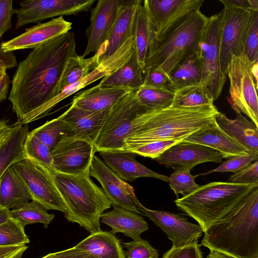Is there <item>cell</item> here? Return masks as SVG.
<instances>
[{
    "label": "cell",
    "mask_w": 258,
    "mask_h": 258,
    "mask_svg": "<svg viewBox=\"0 0 258 258\" xmlns=\"http://www.w3.org/2000/svg\"><path fill=\"white\" fill-rule=\"evenodd\" d=\"M77 55L74 32L69 31L35 47L18 63L9 95L18 120L28 124L31 116L59 93L69 59Z\"/></svg>",
    "instance_id": "cell-1"
},
{
    "label": "cell",
    "mask_w": 258,
    "mask_h": 258,
    "mask_svg": "<svg viewBox=\"0 0 258 258\" xmlns=\"http://www.w3.org/2000/svg\"><path fill=\"white\" fill-rule=\"evenodd\" d=\"M219 112L214 105L145 109L134 119L124 141L125 151L158 141L184 139L209 123Z\"/></svg>",
    "instance_id": "cell-2"
},
{
    "label": "cell",
    "mask_w": 258,
    "mask_h": 258,
    "mask_svg": "<svg viewBox=\"0 0 258 258\" xmlns=\"http://www.w3.org/2000/svg\"><path fill=\"white\" fill-rule=\"evenodd\" d=\"M200 245L232 258H258V185L208 228Z\"/></svg>",
    "instance_id": "cell-3"
},
{
    "label": "cell",
    "mask_w": 258,
    "mask_h": 258,
    "mask_svg": "<svg viewBox=\"0 0 258 258\" xmlns=\"http://www.w3.org/2000/svg\"><path fill=\"white\" fill-rule=\"evenodd\" d=\"M31 161L49 175L63 203L64 216L68 221L78 224L91 234L101 230V215L112 205L102 189L90 178V169L81 174H67Z\"/></svg>",
    "instance_id": "cell-4"
},
{
    "label": "cell",
    "mask_w": 258,
    "mask_h": 258,
    "mask_svg": "<svg viewBox=\"0 0 258 258\" xmlns=\"http://www.w3.org/2000/svg\"><path fill=\"white\" fill-rule=\"evenodd\" d=\"M208 20V17L198 10L184 18L161 39L153 37L144 70L152 69L168 76L179 64L197 53Z\"/></svg>",
    "instance_id": "cell-5"
},
{
    "label": "cell",
    "mask_w": 258,
    "mask_h": 258,
    "mask_svg": "<svg viewBox=\"0 0 258 258\" xmlns=\"http://www.w3.org/2000/svg\"><path fill=\"white\" fill-rule=\"evenodd\" d=\"M256 185L212 182L177 199L178 209L194 219L204 232L227 214Z\"/></svg>",
    "instance_id": "cell-6"
},
{
    "label": "cell",
    "mask_w": 258,
    "mask_h": 258,
    "mask_svg": "<svg viewBox=\"0 0 258 258\" xmlns=\"http://www.w3.org/2000/svg\"><path fill=\"white\" fill-rule=\"evenodd\" d=\"M137 91L132 90L110 108L94 143L96 152L125 151L124 141L133 121L146 109L139 102Z\"/></svg>",
    "instance_id": "cell-7"
},
{
    "label": "cell",
    "mask_w": 258,
    "mask_h": 258,
    "mask_svg": "<svg viewBox=\"0 0 258 258\" xmlns=\"http://www.w3.org/2000/svg\"><path fill=\"white\" fill-rule=\"evenodd\" d=\"M227 76L230 81L231 107L248 116L258 126L257 88L253 81L251 64L244 51L232 54Z\"/></svg>",
    "instance_id": "cell-8"
},
{
    "label": "cell",
    "mask_w": 258,
    "mask_h": 258,
    "mask_svg": "<svg viewBox=\"0 0 258 258\" xmlns=\"http://www.w3.org/2000/svg\"><path fill=\"white\" fill-rule=\"evenodd\" d=\"M221 13L208 17L199 44L198 54L202 66L201 84L214 101L221 94L226 80L222 72L220 59V21Z\"/></svg>",
    "instance_id": "cell-9"
},
{
    "label": "cell",
    "mask_w": 258,
    "mask_h": 258,
    "mask_svg": "<svg viewBox=\"0 0 258 258\" xmlns=\"http://www.w3.org/2000/svg\"><path fill=\"white\" fill-rule=\"evenodd\" d=\"M224 5L220 12V59L222 73L227 76L228 65L232 54L243 50V38L252 11L235 7L226 0H220Z\"/></svg>",
    "instance_id": "cell-10"
},
{
    "label": "cell",
    "mask_w": 258,
    "mask_h": 258,
    "mask_svg": "<svg viewBox=\"0 0 258 258\" xmlns=\"http://www.w3.org/2000/svg\"><path fill=\"white\" fill-rule=\"evenodd\" d=\"M204 0H145L143 4L153 30V38L161 39L191 13L200 10Z\"/></svg>",
    "instance_id": "cell-11"
},
{
    "label": "cell",
    "mask_w": 258,
    "mask_h": 258,
    "mask_svg": "<svg viewBox=\"0 0 258 258\" xmlns=\"http://www.w3.org/2000/svg\"><path fill=\"white\" fill-rule=\"evenodd\" d=\"M95 0H27L15 9L16 29L56 16L77 15L88 11Z\"/></svg>",
    "instance_id": "cell-12"
},
{
    "label": "cell",
    "mask_w": 258,
    "mask_h": 258,
    "mask_svg": "<svg viewBox=\"0 0 258 258\" xmlns=\"http://www.w3.org/2000/svg\"><path fill=\"white\" fill-rule=\"evenodd\" d=\"M13 168L27 187L32 198L47 210L65 212V208L49 175L41 167L26 158Z\"/></svg>",
    "instance_id": "cell-13"
},
{
    "label": "cell",
    "mask_w": 258,
    "mask_h": 258,
    "mask_svg": "<svg viewBox=\"0 0 258 258\" xmlns=\"http://www.w3.org/2000/svg\"><path fill=\"white\" fill-rule=\"evenodd\" d=\"M94 145L74 136L63 138L51 150L52 167L62 173L77 174L90 169Z\"/></svg>",
    "instance_id": "cell-14"
},
{
    "label": "cell",
    "mask_w": 258,
    "mask_h": 258,
    "mask_svg": "<svg viewBox=\"0 0 258 258\" xmlns=\"http://www.w3.org/2000/svg\"><path fill=\"white\" fill-rule=\"evenodd\" d=\"M136 204L141 214L148 217L160 227L172 243V247L183 246L198 242L203 231L199 225L188 221L186 218L178 214L165 211L150 210L138 200Z\"/></svg>",
    "instance_id": "cell-15"
},
{
    "label": "cell",
    "mask_w": 258,
    "mask_h": 258,
    "mask_svg": "<svg viewBox=\"0 0 258 258\" xmlns=\"http://www.w3.org/2000/svg\"><path fill=\"white\" fill-rule=\"evenodd\" d=\"M89 174L100 183L101 188L112 206L141 214L136 204L137 198L133 187L120 179L95 155L92 161Z\"/></svg>",
    "instance_id": "cell-16"
},
{
    "label": "cell",
    "mask_w": 258,
    "mask_h": 258,
    "mask_svg": "<svg viewBox=\"0 0 258 258\" xmlns=\"http://www.w3.org/2000/svg\"><path fill=\"white\" fill-rule=\"evenodd\" d=\"M223 159L220 153L210 147L181 141L167 149L154 160L174 170H191L197 165L205 162L221 163Z\"/></svg>",
    "instance_id": "cell-17"
},
{
    "label": "cell",
    "mask_w": 258,
    "mask_h": 258,
    "mask_svg": "<svg viewBox=\"0 0 258 258\" xmlns=\"http://www.w3.org/2000/svg\"><path fill=\"white\" fill-rule=\"evenodd\" d=\"M121 0H99L91 10L90 25L86 29L87 38L85 57L96 53L107 39L116 19Z\"/></svg>",
    "instance_id": "cell-18"
},
{
    "label": "cell",
    "mask_w": 258,
    "mask_h": 258,
    "mask_svg": "<svg viewBox=\"0 0 258 258\" xmlns=\"http://www.w3.org/2000/svg\"><path fill=\"white\" fill-rule=\"evenodd\" d=\"M72 28L71 22L66 20L63 17H58L26 29L21 35L2 43L0 47L6 52L33 49L50 39L70 31Z\"/></svg>",
    "instance_id": "cell-19"
},
{
    "label": "cell",
    "mask_w": 258,
    "mask_h": 258,
    "mask_svg": "<svg viewBox=\"0 0 258 258\" xmlns=\"http://www.w3.org/2000/svg\"><path fill=\"white\" fill-rule=\"evenodd\" d=\"M140 0L121 1L117 16L108 36L95 53L99 64L116 52L133 36V25Z\"/></svg>",
    "instance_id": "cell-20"
},
{
    "label": "cell",
    "mask_w": 258,
    "mask_h": 258,
    "mask_svg": "<svg viewBox=\"0 0 258 258\" xmlns=\"http://www.w3.org/2000/svg\"><path fill=\"white\" fill-rule=\"evenodd\" d=\"M182 142L200 144L218 151L223 158L251 154L243 145L226 134L215 118L209 123L184 139Z\"/></svg>",
    "instance_id": "cell-21"
},
{
    "label": "cell",
    "mask_w": 258,
    "mask_h": 258,
    "mask_svg": "<svg viewBox=\"0 0 258 258\" xmlns=\"http://www.w3.org/2000/svg\"><path fill=\"white\" fill-rule=\"evenodd\" d=\"M104 163L120 179L134 182L137 178L148 177L168 182V176L148 168L136 159V154L129 151L99 152Z\"/></svg>",
    "instance_id": "cell-22"
},
{
    "label": "cell",
    "mask_w": 258,
    "mask_h": 258,
    "mask_svg": "<svg viewBox=\"0 0 258 258\" xmlns=\"http://www.w3.org/2000/svg\"><path fill=\"white\" fill-rule=\"evenodd\" d=\"M110 109L90 111L72 104L61 116L71 127L74 136L94 145Z\"/></svg>",
    "instance_id": "cell-23"
},
{
    "label": "cell",
    "mask_w": 258,
    "mask_h": 258,
    "mask_svg": "<svg viewBox=\"0 0 258 258\" xmlns=\"http://www.w3.org/2000/svg\"><path fill=\"white\" fill-rule=\"evenodd\" d=\"M132 90L124 88H101L97 85L77 93L72 104L87 111H101L111 108Z\"/></svg>",
    "instance_id": "cell-24"
},
{
    "label": "cell",
    "mask_w": 258,
    "mask_h": 258,
    "mask_svg": "<svg viewBox=\"0 0 258 258\" xmlns=\"http://www.w3.org/2000/svg\"><path fill=\"white\" fill-rule=\"evenodd\" d=\"M235 119L228 118L219 112L215 120L219 126L229 137L243 145L252 154H258V126L237 111Z\"/></svg>",
    "instance_id": "cell-25"
},
{
    "label": "cell",
    "mask_w": 258,
    "mask_h": 258,
    "mask_svg": "<svg viewBox=\"0 0 258 258\" xmlns=\"http://www.w3.org/2000/svg\"><path fill=\"white\" fill-rule=\"evenodd\" d=\"M103 213L101 222L111 228L112 233H122L133 240L141 238V234L148 229V224L138 214L117 206Z\"/></svg>",
    "instance_id": "cell-26"
},
{
    "label": "cell",
    "mask_w": 258,
    "mask_h": 258,
    "mask_svg": "<svg viewBox=\"0 0 258 258\" xmlns=\"http://www.w3.org/2000/svg\"><path fill=\"white\" fill-rule=\"evenodd\" d=\"M144 70L138 61L136 50L119 68L103 77L101 88H124L138 90L143 85Z\"/></svg>",
    "instance_id": "cell-27"
},
{
    "label": "cell",
    "mask_w": 258,
    "mask_h": 258,
    "mask_svg": "<svg viewBox=\"0 0 258 258\" xmlns=\"http://www.w3.org/2000/svg\"><path fill=\"white\" fill-rule=\"evenodd\" d=\"M74 247L93 258H125L119 240L111 232L102 230L90 234Z\"/></svg>",
    "instance_id": "cell-28"
},
{
    "label": "cell",
    "mask_w": 258,
    "mask_h": 258,
    "mask_svg": "<svg viewBox=\"0 0 258 258\" xmlns=\"http://www.w3.org/2000/svg\"><path fill=\"white\" fill-rule=\"evenodd\" d=\"M32 200L31 195L12 166L0 178V206L14 209Z\"/></svg>",
    "instance_id": "cell-29"
},
{
    "label": "cell",
    "mask_w": 258,
    "mask_h": 258,
    "mask_svg": "<svg viewBox=\"0 0 258 258\" xmlns=\"http://www.w3.org/2000/svg\"><path fill=\"white\" fill-rule=\"evenodd\" d=\"M29 132L28 124L13 126L12 132L0 147V178L10 167L26 158L24 144Z\"/></svg>",
    "instance_id": "cell-30"
},
{
    "label": "cell",
    "mask_w": 258,
    "mask_h": 258,
    "mask_svg": "<svg viewBox=\"0 0 258 258\" xmlns=\"http://www.w3.org/2000/svg\"><path fill=\"white\" fill-rule=\"evenodd\" d=\"M133 36L138 61L144 72L149 45L153 37V30L141 0L136 9Z\"/></svg>",
    "instance_id": "cell-31"
},
{
    "label": "cell",
    "mask_w": 258,
    "mask_h": 258,
    "mask_svg": "<svg viewBox=\"0 0 258 258\" xmlns=\"http://www.w3.org/2000/svg\"><path fill=\"white\" fill-rule=\"evenodd\" d=\"M168 77V88L173 91L201 83L202 66L198 52L179 64L170 72Z\"/></svg>",
    "instance_id": "cell-32"
},
{
    "label": "cell",
    "mask_w": 258,
    "mask_h": 258,
    "mask_svg": "<svg viewBox=\"0 0 258 258\" xmlns=\"http://www.w3.org/2000/svg\"><path fill=\"white\" fill-rule=\"evenodd\" d=\"M99 64L97 53L88 58L78 54L70 58L66 64L60 80L59 93L67 86L85 78Z\"/></svg>",
    "instance_id": "cell-33"
},
{
    "label": "cell",
    "mask_w": 258,
    "mask_h": 258,
    "mask_svg": "<svg viewBox=\"0 0 258 258\" xmlns=\"http://www.w3.org/2000/svg\"><path fill=\"white\" fill-rule=\"evenodd\" d=\"M171 105L184 107L209 106L214 100L207 90L201 84L184 87L173 91Z\"/></svg>",
    "instance_id": "cell-34"
},
{
    "label": "cell",
    "mask_w": 258,
    "mask_h": 258,
    "mask_svg": "<svg viewBox=\"0 0 258 258\" xmlns=\"http://www.w3.org/2000/svg\"><path fill=\"white\" fill-rule=\"evenodd\" d=\"M51 150L63 138L74 136L69 124L60 115L30 132Z\"/></svg>",
    "instance_id": "cell-35"
},
{
    "label": "cell",
    "mask_w": 258,
    "mask_h": 258,
    "mask_svg": "<svg viewBox=\"0 0 258 258\" xmlns=\"http://www.w3.org/2000/svg\"><path fill=\"white\" fill-rule=\"evenodd\" d=\"M11 216L23 227L28 224L41 223L47 228L54 218L53 214H49L42 205L34 200L12 209Z\"/></svg>",
    "instance_id": "cell-36"
},
{
    "label": "cell",
    "mask_w": 258,
    "mask_h": 258,
    "mask_svg": "<svg viewBox=\"0 0 258 258\" xmlns=\"http://www.w3.org/2000/svg\"><path fill=\"white\" fill-rule=\"evenodd\" d=\"M137 99L146 109H156L171 105L174 92L168 88H155L142 86L136 92Z\"/></svg>",
    "instance_id": "cell-37"
},
{
    "label": "cell",
    "mask_w": 258,
    "mask_h": 258,
    "mask_svg": "<svg viewBox=\"0 0 258 258\" xmlns=\"http://www.w3.org/2000/svg\"><path fill=\"white\" fill-rule=\"evenodd\" d=\"M29 242L24 227L13 218L0 224V246L26 244Z\"/></svg>",
    "instance_id": "cell-38"
},
{
    "label": "cell",
    "mask_w": 258,
    "mask_h": 258,
    "mask_svg": "<svg viewBox=\"0 0 258 258\" xmlns=\"http://www.w3.org/2000/svg\"><path fill=\"white\" fill-rule=\"evenodd\" d=\"M24 150L27 159L52 166L50 148L30 132L25 139Z\"/></svg>",
    "instance_id": "cell-39"
},
{
    "label": "cell",
    "mask_w": 258,
    "mask_h": 258,
    "mask_svg": "<svg viewBox=\"0 0 258 258\" xmlns=\"http://www.w3.org/2000/svg\"><path fill=\"white\" fill-rule=\"evenodd\" d=\"M244 52L251 64L258 61V11H252L243 38Z\"/></svg>",
    "instance_id": "cell-40"
},
{
    "label": "cell",
    "mask_w": 258,
    "mask_h": 258,
    "mask_svg": "<svg viewBox=\"0 0 258 258\" xmlns=\"http://www.w3.org/2000/svg\"><path fill=\"white\" fill-rule=\"evenodd\" d=\"M190 171L187 169L176 170L168 177L169 185L177 197L179 194L186 196L200 186L195 182L197 175H192Z\"/></svg>",
    "instance_id": "cell-41"
},
{
    "label": "cell",
    "mask_w": 258,
    "mask_h": 258,
    "mask_svg": "<svg viewBox=\"0 0 258 258\" xmlns=\"http://www.w3.org/2000/svg\"><path fill=\"white\" fill-rule=\"evenodd\" d=\"M258 159V154H251L244 155L236 156L227 159V160L215 169L206 172L197 174L206 175L213 172H227L236 173L248 166L251 162Z\"/></svg>",
    "instance_id": "cell-42"
},
{
    "label": "cell",
    "mask_w": 258,
    "mask_h": 258,
    "mask_svg": "<svg viewBox=\"0 0 258 258\" xmlns=\"http://www.w3.org/2000/svg\"><path fill=\"white\" fill-rule=\"evenodd\" d=\"M125 258H159L158 250L142 238L122 243Z\"/></svg>",
    "instance_id": "cell-43"
},
{
    "label": "cell",
    "mask_w": 258,
    "mask_h": 258,
    "mask_svg": "<svg viewBox=\"0 0 258 258\" xmlns=\"http://www.w3.org/2000/svg\"><path fill=\"white\" fill-rule=\"evenodd\" d=\"M174 140H162L151 142L133 150L136 155L155 159L169 148L178 143Z\"/></svg>",
    "instance_id": "cell-44"
},
{
    "label": "cell",
    "mask_w": 258,
    "mask_h": 258,
    "mask_svg": "<svg viewBox=\"0 0 258 258\" xmlns=\"http://www.w3.org/2000/svg\"><path fill=\"white\" fill-rule=\"evenodd\" d=\"M227 182L242 184H258V160L231 175Z\"/></svg>",
    "instance_id": "cell-45"
},
{
    "label": "cell",
    "mask_w": 258,
    "mask_h": 258,
    "mask_svg": "<svg viewBox=\"0 0 258 258\" xmlns=\"http://www.w3.org/2000/svg\"><path fill=\"white\" fill-rule=\"evenodd\" d=\"M201 246L198 242H193L183 246H172L164 253L162 258H203Z\"/></svg>",
    "instance_id": "cell-46"
},
{
    "label": "cell",
    "mask_w": 258,
    "mask_h": 258,
    "mask_svg": "<svg viewBox=\"0 0 258 258\" xmlns=\"http://www.w3.org/2000/svg\"><path fill=\"white\" fill-rule=\"evenodd\" d=\"M169 83L168 76L164 73L152 69L144 70L143 86L155 88H168Z\"/></svg>",
    "instance_id": "cell-47"
},
{
    "label": "cell",
    "mask_w": 258,
    "mask_h": 258,
    "mask_svg": "<svg viewBox=\"0 0 258 258\" xmlns=\"http://www.w3.org/2000/svg\"><path fill=\"white\" fill-rule=\"evenodd\" d=\"M15 14L12 0H0V39L12 28V18Z\"/></svg>",
    "instance_id": "cell-48"
},
{
    "label": "cell",
    "mask_w": 258,
    "mask_h": 258,
    "mask_svg": "<svg viewBox=\"0 0 258 258\" xmlns=\"http://www.w3.org/2000/svg\"><path fill=\"white\" fill-rule=\"evenodd\" d=\"M41 258H93L88 252L74 246L60 251L50 253Z\"/></svg>",
    "instance_id": "cell-49"
},
{
    "label": "cell",
    "mask_w": 258,
    "mask_h": 258,
    "mask_svg": "<svg viewBox=\"0 0 258 258\" xmlns=\"http://www.w3.org/2000/svg\"><path fill=\"white\" fill-rule=\"evenodd\" d=\"M28 247L25 244L0 246V258H21Z\"/></svg>",
    "instance_id": "cell-50"
},
{
    "label": "cell",
    "mask_w": 258,
    "mask_h": 258,
    "mask_svg": "<svg viewBox=\"0 0 258 258\" xmlns=\"http://www.w3.org/2000/svg\"><path fill=\"white\" fill-rule=\"evenodd\" d=\"M17 66V58L13 52L4 51L0 47V68L8 70Z\"/></svg>",
    "instance_id": "cell-51"
},
{
    "label": "cell",
    "mask_w": 258,
    "mask_h": 258,
    "mask_svg": "<svg viewBox=\"0 0 258 258\" xmlns=\"http://www.w3.org/2000/svg\"><path fill=\"white\" fill-rule=\"evenodd\" d=\"M11 79L7 74L0 78V102L6 99Z\"/></svg>",
    "instance_id": "cell-52"
},
{
    "label": "cell",
    "mask_w": 258,
    "mask_h": 258,
    "mask_svg": "<svg viewBox=\"0 0 258 258\" xmlns=\"http://www.w3.org/2000/svg\"><path fill=\"white\" fill-rule=\"evenodd\" d=\"M13 126H10L4 120H0V147L10 135Z\"/></svg>",
    "instance_id": "cell-53"
},
{
    "label": "cell",
    "mask_w": 258,
    "mask_h": 258,
    "mask_svg": "<svg viewBox=\"0 0 258 258\" xmlns=\"http://www.w3.org/2000/svg\"><path fill=\"white\" fill-rule=\"evenodd\" d=\"M11 218V210L0 206V224L7 222Z\"/></svg>",
    "instance_id": "cell-54"
},
{
    "label": "cell",
    "mask_w": 258,
    "mask_h": 258,
    "mask_svg": "<svg viewBox=\"0 0 258 258\" xmlns=\"http://www.w3.org/2000/svg\"><path fill=\"white\" fill-rule=\"evenodd\" d=\"M257 62L251 64V73L253 79V81L256 87L257 88Z\"/></svg>",
    "instance_id": "cell-55"
},
{
    "label": "cell",
    "mask_w": 258,
    "mask_h": 258,
    "mask_svg": "<svg viewBox=\"0 0 258 258\" xmlns=\"http://www.w3.org/2000/svg\"><path fill=\"white\" fill-rule=\"evenodd\" d=\"M206 258H232L227 256L223 254L215 252L210 251L209 254L207 255Z\"/></svg>",
    "instance_id": "cell-56"
},
{
    "label": "cell",
    "mask_w": 258,
    "mask_h": 258,
    "mask_svg": "<svg viewBox=\"0 0 258 258\" xmlns=\"http://www.w3.org/2000/svg\"><path fill=\"white\" fill-rule=\"evenodd\" d=\"M6 70L5 69L0 68V78L7 74Z\"/></svg>",
    "instance_id": "cell-57"
}]
</instances>
